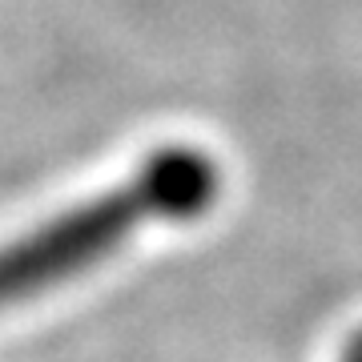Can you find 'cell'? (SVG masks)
<instances>
[{
    "label": "cell",
    "mask_w": 362,
    "mask_h": 362,
    "mask_svg": "<svg viewBox=\"0 0 362 362\" xmlns=\"http://www.w3.org/2000/svg\"><path fill=\"white\" fill-rule=\"evenodd\" d=\"M342 362H362V330L350 338L346 346H342Z\"/></svg>",
    "instance_id": "cell-2"
},
{
    "label": "cell",
    "mask_w": 362,
    "mask_h": 362,
    "mask_svg": "<svg viewBox=\"0 0 362 362\" xmlns=\"http://www.w3.org/2000/svg\"><path fill=\"white\" fill-rule=\"evenodd\" d=\"M221 194V169L194 145H165L105 194L52 214L0 246V314L85 278L145 226L202 218Z\"/></svg>",
    "instance_id": "cell-1"
}]
</instances>
